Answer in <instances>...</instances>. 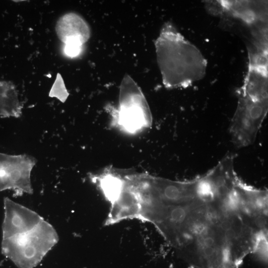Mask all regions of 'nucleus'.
<instances>
[{"instance_id": "f03ea898", "label": "nucleus", "mask_w": 268, "mask_h": 268, "mask_svg": "<svg viewBox=\"0 0 268 268\" xmlns=\"http://www.w3.org/2000/svg\"><path fill=\"white\" fill-rule=\"evenodd\" d=\"M156 47L163 82L166 87H188L205 76L206 60L172 24L164 25Z\"/></svg>"}, {"instance_id": "7ed1b4c3", "label": "nucleus", "mask_w": 268, "mask_h": 268, "mask_svg": "<svg viewBox=\"0 0 268 268\" xmlns=\"http://www.w3.org/2000/svg\"><path fill=\"white\" fill-rule=\"evenodd\" d=\"M12 217L14 246L8 255L19 268H33L57 241L53 228L34 212L16 205Z\"/></svg>"}, {"instance_id": "0eeeda50", "label": "nucleus", "mask_w": 268, "mask_h": 268, "mask_svg": "<svg viewBox=\"0 0 268 268\" xmlns=\"http://www.w3.org/2000/svg\"><path fill=\"white\" fill-rule=\"evenodd\" d=\"M56 32L59 39L64 44L75 41L83 44L90 35L86 21L80 15L73 12L65 14L58 19Z\"/></svg>"}, {"instance_id": "6e6552de", "label": "nucleus", "mask_w": 268, "mask_h": 268, "mask_svg": "<svg viewBox=\"0 0 268 268\" xmlns=\"http://www.w3.org/2000/svg\"><path fill=\"white\" fill-rule=\"evenodd\" d=\"M92 179L97 183L104 197L111 204L117 200L123 189V176L106 171L100 175L94 176Z\"/></svg>"}, {"instance_id": "9b49d317", "label": "nucleus", "mask_w": 268, "mask_h": 268, "mask_svg": "<svg viewBox=\"0 0 268 268\" xmlns=\"http://www.w3.org/2000/svg\"><path fill=\"white\" fill-rule=\"evenodd\" d=\"M82 45L81 43L71 41L65 44L64 52L65 55L69 57H77L81 52Z\"/></svg>"}, {"instance_id": "9d476101", "label": "nucleus", "mask_w": 268, "mask_h": 268, "mask_svg": "<svg viewBox=\"0 0 268 268\" xmlns=\"http://www.w3.org/2000/svg\"><path fill=\"white\" fill-rule=\"evenodd\" d=\"M69 95L64 79L60 73L57 74L56 79L49 92V96L55 97L62 102H65Z\"/></svg>"}, {"instance_id": "20e7f679", "label": "nucleus", "mask_w": 268, "mask_h": 268, "mask_svg": "<svg viewBox=\"0 0 268 268\" xmlns=\"http://www.w3.org/2000/svg\"><path fill=\"white\" fill-rule=\"evenodd\" d=\"M247 45L248 65L243 85L236 91V108L244 112L267 114L268 111V25L251 28Z\"/></svg>"}, {"instance_id": "39448f33", "label": "nucleus", "mask_w": 268, "mask_h": 268, "mask_svg": "<svg viewBox=\"0 0 268 268\" xmlns=\"http://www.w3.org/2000/svg\"><path fill=\"white\" fill-rule=\"evenodd\" d=\"M113 123L124 131L134 134L152 124V117L141 93L134 88H124L121 91L120 107Z\"/></svg>"}, {"instance_id": "423d86ee", "label": "nucleus", "mask_w": 268, "mask_h": 268, "mask_svg": "<svg viewBox=\"0 0 268 268\" xmlns=\"http://www.w3.org/2000/svg\"><path fill=\"white\" fill-rule=\"evenodd\" d=\"M211 14L231 17L249 27L268 22V1L254 0H207Z\"/></svg>"}, {"instance_id": "1a4fd4ad", "label": "nucleus", "mask_w": 268, "mask_h": 268, "mask_svg": "<svg viewBox=\"0 0 268 268\" xmlns=\"http://www.w3.org/2000/svg\"><path fill=\"white\" fill-rule=\"evenodd\" d=\"M19 165V156L0 153V188L12 185L16 177Z\"/></svg>"}, {"instance_id": "f257e3e1", "label": "nucleus", "mask_w": 268, "mask_h": 268, "mask_svg": "<svg viewBox=\"0 0 268 268\" xmlns=\"http://www.w3.org/2000/svg\"><path fill=\"white\" fill-rule=\"evenodd\" d=\"M174 247L192 268H238L249 253L248 232L237 217L203 202L188 205Z\"/></svg>"}]
</instances>
